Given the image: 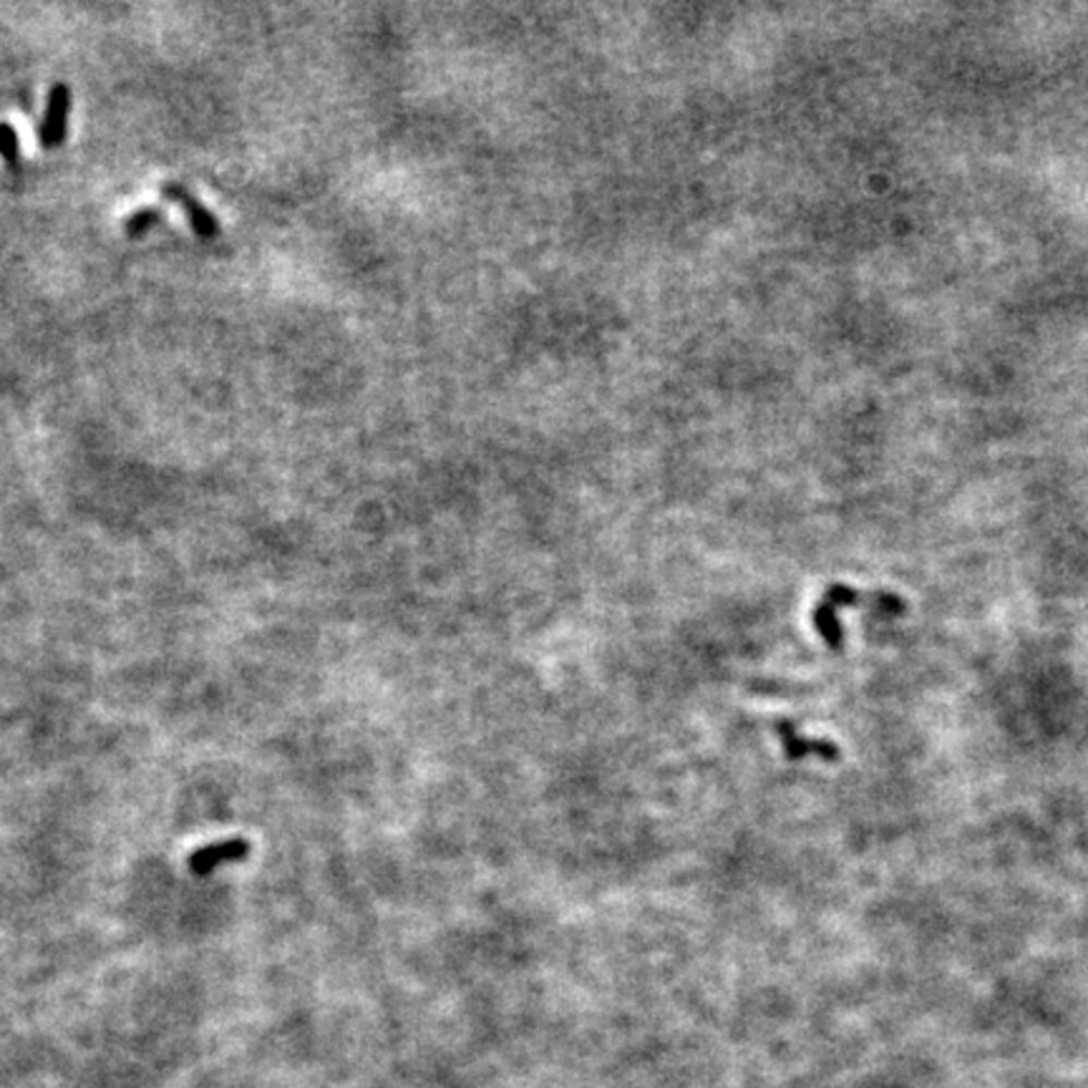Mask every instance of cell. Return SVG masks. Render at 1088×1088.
<instances>
[{"label": "cell", "instance_id": "1", "mask_svg": "<svg viewBox=\"0 0 1088 1088\" xmlns=\"http://www.w3.org/2000/svg\"><path fill=\"white\" fill-rule=\"evenodd\" d=\"M71 111V88L66 84H56L48 94L44 121L38 126V142L44 149H59L66 139Z\"/></svg>", "mask_w": 1088, "mask_h": 1088}, {"label": "cell", "instance_id": "2", "mask_svg": "<svg viewBox=\"0 0 1088 1088\" xmlns=\"http://www.w3.org/2000/svg\"><path fill=\"white\" fill-rule=\"evenodd\" d=\"M161 195H164L169 201H174V205H180L184 212H187L192 230H195L199 237H205V240L220 237L222 230H220V222H217V217L209 212V209L201 205V201L192 195V192L184 187L182 182H164L161 184Z\"/></svg>", "mask_w": 1088, "mask_h": 1088}, {"label": "cell", "instance_id": "3", "mask_svg": "<svg viewBox=\"0 0 1088 1088\" xmlns=\"http://www.w3.org/2000/svg\"><path fill=\"white\" fill-rule=\"evenodd\" d=\"M249 854V842L245 840H228V842H215L205 846V849H197L190 857V869L192 875L207 877L212 875L217 867L228 865V861H240Z\"/></svg>", "mask_w": 1088, "mask_h": 1088}, {"label": "cell", "instance_id": "4", "mask_svg": "<svg viewBox=\"0 0 1088 1088\" xmlns=\"http://www.w3.org/2000/svg\"><path fill=\"white\" fill-rule=\"evenodd\" d=\"M779 733L784 738V748L789 754V759H806V756H821V759H836L840 756V748L829 741H811L802 738L796 733L794 723H779Z\"/></svg>", "mask_w": 1088, "mask_h": 1088}, {"label": "cell", "instance_id": "5", "mask_svg": "<svg viewBox=\"0 0 1088 1088\" xmlns=\"http://www.w3.org/2000/svg\"><path fill=\"white\" fill-rule=\"evenodd\" d=\"M161 220H164V212H161L159 207H142L136 209L134 215L126 217L124 232L129 237H142L144 232H149Z\"/></svg>", "mask_w": 1088, "mask_h": 1088}, {"label": "cell", "instance_id": "6", "mask_svg": "<svg viewBox=\"0 0 1088 1088\" xmlns=\"http://www.w3.org/2000/svg\"><path fill=\"white\" fill-rule=\"evenodd\" d=\"M0 159H3L8 167H15L21 159L19 132H15L13 124H5V121H0Z\"/></svg>", "mask_w": 1088, "mask_h": 1088}]
</instances>
